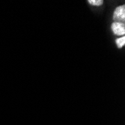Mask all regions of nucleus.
Here are the masks:
<instances>
[{
	"mask_svg": "<svg viewBox=\"0 0 125 125\" xmlns=\"http://www.w3.org/2000/svg\"><path fill=\"white\" fill-rule=\"evenodd\" d=\"M112 29L115 35H124L125 34V26L124 23L121 22H114L112 25Z\"/></svg>",
	"mask_w": 125,
	"mask_h": 125,
	"instance_id": "obj_2",
	"label": "nucleus"
},
{
	"mask_svg": "<svg viewBox=\"0 0 125 125\" xmlns=\"http://www.w3.org/2000/svg\"><path fill=\"white\" fill-rule=\"evenodd\" d=\"M88 2L94 5H100L103 4L104 2L102 1V0H89Z\"/></svg>",
	"mask_w": 125,
	"mask_h": 125,
	"instance_id": "obj_4",
	"label": "nucleus"
},
{
	"mask_svg": "<svg viewBox=\"0 0 125 125\" xmlns=\"http://www.w3.org/2000/svg\"><path fill=\"white\" fill-rule=\"evenodd\" d=\"M116 43L118 45V48H121L123 46H124V44H125V38L121 37L120 38H118L116 40Z\"/></svg>",
	"mask_w": 125,
	"mask_h": 125,
	"instance_id": "obj_3",
	"label": "nucleus"
},
{
	"mask_svg": "<svg viewBox=\"0 0 125 125\" xmlns=\"http://www.w3.org/2000/svg\"><path fill=\"white\" fill-rule=\"evenodd\" d=\"M114 20H116L115 22L124 23L125 20V6L121 5L118 7L114 12Z\"/></svg>",
	"mask_w": 125,
	"mask_h": 125,
	"instance_id": "obj_1",
	"label": "nucleus"
}]
</instances>
